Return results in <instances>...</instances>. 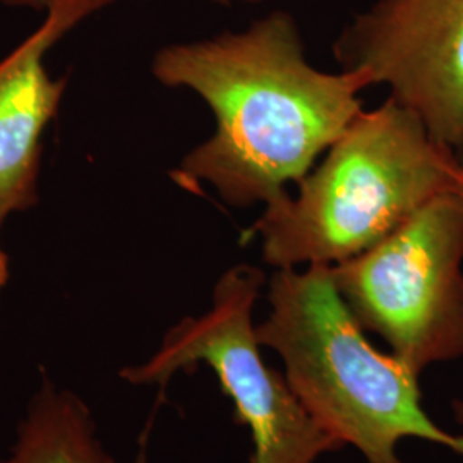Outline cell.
Instances as JSON below:
<instances>
[{"mask_svg":"<svg viewBox=\"0 0 463 463\" xmlns=\"http://www.w3.org/2000/svg\"><path fill=\"white\" fill-rule=\"evenodd\" d=\"M117 0H52L43 23L0 61V229L38 203L43 134L57 117L67 78L45 57L84 19Z\"/></svg>","mask_w":463,"mask_h":463,"instance_id":"7","label":"cell"},{"mask_svg":"<svg viewBox=\"0 0 463 463\" xmlns=\"http://www.w3.org/2000/svg\"><path fill=\"white\" fill-rule=\"evenodd\" d=\"M333 57L412 110L445 148H463V0H373Z\"/></svg>","mask_w":463,"mask_h":463,"instance_id":"6","label":"cell"},{"mask_svg":"<svg viewBox=\"0 0 463 463\" xmlns=\"http://www.w3.org/2000/svg\"><path fill=\"white\" fill-rule=\"evenodd\" d=\"M263 285L260 268L232 266L216 281L210 311L181 319L146 363L122 367L120 378L164 392L174 374L206 364L233 402L235 422L250 430V463H315L344 445L307 414L285 374L266 364L254 325Z\"/></svg>","mask_w":463,"mask_h":463,"instance_id":"5","label":"cell"},{"mask_svg":"<svg viewBox=\"0 0 463 463\" xmlns=\"http://www.w3.org/2000/svg\"><path fill=\"white\" fill-rule=\"evenodd\" d=\"M457 189L460 191L463 194V166L460 168V172H458V179H457Z\"/></svg>","mask_w":463,"mask_h":463,"instance_id":"12","label":"cell"},{"mask_svg":"<svg viewBox=\"0 0 463 463\" xmlns=\"http://www.w3.org/2000/svg\"><path fill=\"white\" fill-rule=\"evenodd\" d=\"M363 330L417 374L463 357V194L448 191L376 246L331 266Z\"/></svg>","mask_w":463,"mask_h":463,"instance_id":"4","label":"cell"},{"mask_svg":"<svg viewBox=\"0 0 463 463\" xmlns=\"http://www.w3.org/2000/svg\"><path fill=\"white\" fill-rule=\"evenodd\" d=\"M0 463H116L99 438L91 409L42 369V381Z\"/></svg>","mask_w":463,"mask_h":463,"instance_id":"8","label":"cell"},{"mask_svg":"<svg viewBox=\"0 0 463 463\" xmlns=\"http://www.w3.org/2000/svg\"><path fill=\"white\" fill-rule=\"evenodd\" d=\"M206 2H212L216 5H223V7H232V5H237V4H256L260 0H206Z\"/></svg>","mask_w":463,"mask_h":463,"instance_id":"11","label":"cell"},{"mask_svg":"<svg viewBox=\"0 0 463 463\" xmlns=\"http://www.w3.org/2000/svg\"><path fill=\"white\" fill-rule=\"evenodd\" d=\"M153 78L189 90L215 131L170 172L179 187L212 185L232 208L269 204L298 184L364 110V72L311 64L298 21L271 11L244 30L172 43L151 61Z\"/></svg>","mask_w":463,"mask_h":463,"instance_id":"1","label":"cell"},{"mask_svg":"<svg viewBox=\"0 0 463 463\" xmlns=\"http://www.w3.org/2000/svg\"><path fill=\"white\" fill-rule=\"evenodd\" d=\"M462 164L412 110L390 99L363 110L323 162L250 229L275 269L335 266L376 246L430 199L457 189Z\"/></svg>","mask_w":463,"mask_h":463,"instance_id":"2","label":"cell"},{"mask_svg":"<svg viewBox=\"0 0 463 463\" xmlns=\"http://www.w3.org/2000/svg\"><path fill=\"white\" fill-rule=\"evenodd\" d=\"M260 345L279 354L285 380L321 430L367 463H403L397 447L417 438L463 457V434L439 428L420 403L419 376L373 347L333 280L331 266L275 269Z\"/></svg>","mask_w":463,"mask_h":463,"instance_id":"3","label":"cell"},{"mask_svg":"<svg viewBox=\"0 0 463 463\" xmlns=\"http://www.w3.org/2000/svg\"><path fill=\"white\" fill-rule=\"evenodd\" d=\"M0 2L11 9H32V11L45 13L52 0H0Z\"/></svg>","mask_w":463,"mask_h":463,"instance_id":"9","label":"cell"},{"mask_svg":"<svg viewBox=\"0 0 463 463\" xmlns=\"http://www.w3.org/2000/svg\"><path fill=\"white\" fill-rule=\"evenodd\" d=\"M9 280V256L7 252L0 246V290Z\"/></svg>","mask_w":463,"mask_h":463,"instance_id":"10","label":"cell"}]
</instances>
